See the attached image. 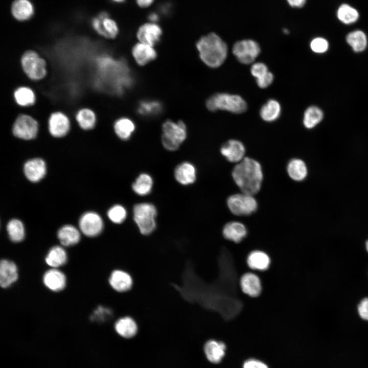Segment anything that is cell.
<instances>
[{
  "label": "cell",
  "mask_w": 368,
  "mask_h": 368,
  "mask_svg": "<svg viewBox=\"0 0 368 368\" xmlns=\"http://www.w3.org/2000/svg\"><path fill=\"white\" fill-rule=\"evenodd\" d=\"M135 129L134 122L129 118L122 117L116 121L114 130L116 134L121 140L129 139Z\"/></svg>",
  "instance_id": "cell-28"
},
{
  "label": "cell",
  "mask_w": 368,
  "mask_h": 368,
  "mask_svg": "<svg viewBox=\"0 0 368 368\" xmlns=\"http://www.w3.org/2000/svg\"><path fill=\"white\" fill-rule=\"evenodd\" d=\"M131 52L136 62L141 66L153 60L157 56L153 47L140 42L134 44Z\"/></svg>",
  "instance_id": "cell-21"
},
{
  "label": "cell",
  "mask_w": 368,
  "mask_h": 368,
  "mask_svg": "<svg viewBox=\"0 0 368 368\" xmlns=\"http://www.w3.org/2000/svg\"><path fill=\"white\" fill-rule=\"evenodd\" d=\"M225 344L214 339L208 340L203 347V351L206 359L212 363H220L224 357Z\"/></svg>",
  "instance_id": "cell-20"
},
{
  "label": "cell",
  "mask_w": 368,
  "mask_h": 368,
  "mask_svg": "<svg viewBox=\"0 0 368 368\" xmlns=\"http://www.w3.org/2000/svg\"><path fill=\"white\" fill-rule=\"evenodd\" d=\"M156 215V209L151 203L143 202L134 206L133 218L141 234L149 235L155 230Z\"/></svg>",
  "instance_id": "cell-4"
},
{
  "label": "cell",
  "mask_w": 368,
  "mask_h": 368,
  "mask_svg": "<svg viewBox=\"0 0 368 368\" xmlns=\"http://www.w3.org/2000/svg\"><path fill=\"white\" fill-rule=\"evenodd\" d=\"M289 4L293 7H303L306 0H287Z\"/></svg>",
  "instance_id": "cell-50"
},
{
  "label": "cell",
  "mask_w": 368,
  "mask_h": 368,
  "mask_svg": "<svg viewBox=\"0 0 368 368\" xmlns=\"http://www.w3.org/2000/svg\"><path fill=\"white\" fill-rule=\"evenodd\" d=\"M246 234L247 229L245 225L237 221L229 222L223 228L224 238L236 243L241 241Z\"/></svg>",
  "instance_id": "cell-27"
},
{
  "label": "cell",
  "mask_w": 368,
  "mask_h": 368,
  "mask_svg": "<svg viewBox=\"0 0 368 368\" xmlns=\"http://www.w3.org/2000/svg\"><path fill=\"white\" fill-rule=\"evenodd\" d=\"M160 19V14L156 12H151L148 15V19L149 21L152 22H156Z\"/></svg>",
  "instance_id": "cell-49"
},
{
  "label": "cell",
  "mask_w": 368,
  "mask_h": 368,
  "mask_svg": "<svg viewBox=\"0 0 368 368\" xmlns=\"http://www.w3.org/2000/svg\"><path fill=\"white\" fill-rule=\"evenodd\" d=\"M310 48L314 53H323L328 50L329 43L326 39L322 37H316L311 41Z\"/></svg>",
  "instance_id": "cell-42"
},
{
  "label": "cell",
  "mask_w": 368,
  "mask_h": 368,
  "mask_svg": "<svg viewBox=\"0 0 368 368\" xmlns=\"http://www.w3.org/2000/svg\"><path fill=\"white\" fill-rule=\"evenodd\" d=\"M127 215L125 208L120 204L112 206L107 212L109 219L116 224H120L124 222L127 217Z\"/></svg>",
  "instance_id": "cell-41"
},
{
  "label": "cell",
  "mask_w": 368,
  "mask_h": 368,
  "mask_svg": "<svg viewBox=\"0 0 368 368\" xmlns=\"http://www.w3.org/2000/svg\"><path fill=\"white\" fill-rule=\"evenodd\" d=\"M13 96L15 102L20 106H32L36 101L34 92L27 86H20L16 88L14 92Z\"/></svg>",
  "instance_id": "cell-32"
},
{
  "label": "cell",
  "mask_w": 368,
  "mask_h": 368,
  "mask_svg": "<svg viewBox=\"0 0 368 368\" xmlns=\"http://www.w3.org/2000/svg\"><path fill=\"white\" fill-rule=\"evenodd\" d=\"M337 16L342 23L347 25L356 22L359 14L357 10L347 4L341 5L337 11Z\"/></svg>",
  "instance_id": "cell-39"
},
{
  "label": "cell",
  "mask_w": 368,
  "mask_h": 368,
  "mask_svg": "<svg viewBox=\"0 0 368 368\" xmlns=\"http://www.w3.org/2000/svg\"><path fill=\"white\" fill-rule=\"evenodd\" d=\"M289 177L294 180H303L307 176L308 170L305 163L302 159L293 158L289 161L287 167Z\"/></svg>",
  "instance_id": "cell-29"
},
{
  "label": "cell",
  "mask_w": 368,
  "mask_h": 368,
  "mask_svg": "<svg viewBox=\"0 0 368 368\" xmlns=\"http://www.w3.org/2000/svg\"><path fill=\"white\" fill-rule=\"evenodd\" d=\"M220 152L229 162L238 163L244 158L245 149L241 142L236 140H231L222 146Z\"/></svg>",
  "instance_id": "cell-17"
},
{
  "label": "cell",
  "mask_w": 368,
  "mask_h": 368,
  "mask_svg": "<svg viewBox=\"0 0 368 368\" xmlns=\"http://www.w3.org/2000/svg\"><path fill=\"white\" fill-rule=\"evenodd\" d=\"M243 368H268V366L260 360L249 359L244 362Z\"/></svg>",
  "instance_id": "cell-46"
},
{
  "label": "cell",
  "mask_w": 368,
  "mask_h": 368,
  "mask_svg": "<svg viewBox=\"0 0 368 368\" xmlns=\"http://www.w3.org/2000/svg\"><path fill=\"white\" fill-rule=\"evenodd\" d=\"M162 34V29L157 23L148 21L139 27L136 37L139 42L153 47L159 42Z\"/></svg>",
  "instance_id": "cell-12"
},
{
  "label": "cell",
  "mask_w": 368,
  "mask_h": 368,
  "mask_svg": "<svg viewBox=\"0 0 368 368\" xmlns=\"http://www.w3.org/2000/svg\"><path fill=\"white\" fill-rule=\"evenodd\" d=\"M162 110V104L156 100H142L136 108L137 113L144 117H155L159 114Z\"/></svg>",
  "instance_id": "cell-30"
},
{
  "label": "cell",
  "mask_w": 368,
  "mask_h": 368,
  "mask_svg": "<svg viewBox=\"0 0 368 368\" xmlns=\"http://www.w3.org/2000/svg\"><path fill=\"white\" fill-rule=\"evenodd\" d=\"M7 231L12 242L19 243L22 241L25 237V229L22 222L16 219L9 221L7 225Z\"/></svg>",
  "instance_id": "cell-37"
},
{
  "label": "cell",
  "mask_w": 368,
  "mask_h": 368,
  "mask_svg": "<svg viewBox=\"0 0 368 368\" xmlns=\"http://www.w3.org/2000/svg\"><path fill=\"white\" fill-rule=\"evenodd\" d=\"M240 285L243 292L251 297H256L261 293V281L253 273L248 272L243 275L241 278Z\"/></svg>",
  "instance_id": "cell-25"
},
{
  "label": "cell",
  "mask_w": 368,
  "mask_h": 368,
  "mask_svg": "<svg viewBox=\"0 0 368 368\" xmlns=\"http://www.w3.org/2000/svg\"><path fill=\"white\" fill-rule=\"evenodd\" d=\"M111 2L117 4H122L124 3L126 0H110Z\"/></svg>",
  "instance_id": "cell-51"
},
{
  "label": "cell",
  "mask_w": 368,
  "mask_h": 368,
  "mask_svg": "<svg viewBox=\"0 0 368 368\" xmlns=\"http://www.w3.org/2000/svg\"><path fill=\"white\" fill-rule=\"evenodd\" d=\"M206 106L212 111L223 110L235 113H242L247 108L246 103L241 96L226 93L212 96L206 101Z\"/></svg>",
  "instance_id": "cell-3"
},
{
  "label": "cell",
  "mask_w": 368,
  "mask_h": 368,
  "mask_svg": "<svg viewBox=\"0 0 368 368\" xmlns=\"http://www.w3.org/2000/svg\"><path fill=\"white\" fill-rule=\"evenodd\" d=\"M281 107L277 101L270 99L262 106L260 111L261 118L267 122H272L280 116Z\"/></svg>",
  "instance_id": "cell-33"
},
{
  "label": "cell",
  "mask_w": 368,
  "mask_h": 368,
  "mask_svg": "<svg viewBox=\"0 0 368 368\" xmlns=\"http://www.w3.org/2000/svg\"><path fill=\"white\" fill-rule=\"evenodd\" d=\"M196 45L201 60L210 67L220 66L226 58L227 45L215 33L202 36L197 41Z\"/></svg>",
  "instance_id": "cell-2"
},
{
  "label": "cell",
  "mask_w": 368,
  "mask_h": 368,
  "mask_svg": "<svg viewBox=\"0 0 368 368\" xmlns=\"http://www.w3.org/2000/svg\"><path fill=\"white\" fill-rule=\"evenodd\" d=\"M268 72L266 65L262 62H257L253 64L250 68L251 75L256 79L265 76Z\"/></svg>",
  "instance_id": "cell-43"
},
{
  "label": "cell",
  "mask_w": 368,
  "mask_h": 368,
  "mask_svg": "<svg viewBox=\"0 0 368 368\" xmlns=\"http://www.w3.org/2000/svg\"><path fill=\"white\" fill-rule=\"evenodd\" d=\"M247 263L248 266L252 269L264 270L268 268L270 261L269 256L265 252L255 250L249 254Z\"/></svg>",
  "instance_id": "cell-31"
},
{
  "label": "cell",
  "mask_w": 368,
  "mask_h": 368,
  "mask_svg": "<svg viewBox=\"0 0 368 368\" xmlns=\"http://www.w3.org/2000/svg\"><path fill=\"white\" fill-rule=\"evenodd\" d=\"M18 279V269L12 261L4 259L0 262V285L6 289L12 286Z\"/></svg>",
  "instance_id": "cell-16"
},
{
  "label": "cell",
  "mask_w": 368,
  "mask_h": 368,
  "mask_svg": "<svg viewBox=\"0 0 368 368\" xmlns=\"http://www.w3.org/2000/svg\"><path fill=\"white\" fill-rule=\"evenodd\" d=\"M174 177L175 179L182 185L192 184L196 179V168L189 162H183L176 167Z\"/></svg>",
  "instance_id": "cell-23"
},
{
  "label": "cell",
  "mask_w": 368,
  "mask_h": 368,
  "mask_svg": "<svg viewBox=\"0 0 368 368\" xmlns=\"http://www.w3.org/2000/svg\"><path fill=\"white\" fill-rule=\"evenodd\" d=\"M365 248L366 251L368 252V240L365 242Z\"/></svg>",
  "instance_id": "cell-52"
},
{
  "label": "cell",
  "mask_w": 368,
  "mask_h": 368,
  "mask_svg": "<svg viewBox=\"0 0 368 368\" xmlns=\"http://www.w3.org/2000/svg\"><path fill=\"white\" fill-rule=\"evenodd\" d=\"M68 260L67 253L62 245L52 246L47 252L44 261L51 268H59L64 265Z\"/></svg>",
  "instance_id": "cell-22"
},
{
  "label": "cell",
  "mask_w": 368,
  "mask_h": 368,
  "mask_svg": "<svg viewBox=\"0 0 368 368\" xmlns=\"http://www.w3.org/2000/svg\"><path fill=\"white\" fill-rule=\"evenodd\" d=\"M273 79V74L269 71L265 76L256 79V82L259 87L264 88L269 86L272 83Z\"/></svg>",
  "instance_id": "cell-45"
},
{
  "label": "cell",
  "mask_w": 368,
  "mask_h": 368,
  "mask_svg": "<svg viewBox=\"0 0 368 368\" xmlns=\"http://www.w3.org/2000/svg\"><path fill=\"white\" fill-rule=\"evenodd\" d=\"M152 186L153 179L151 176L147 173H142L132 183V189L135 193L143 196L151 192Z\"/></svg>",
  "instance_id": "cell-34"
},
{
  "label": "cell",
  "mask_w": 368,
  "mask_h": 368,
  "mask_svg": "<svg viewBox=\"0 0 368 368\" xmlns=\"http://www.w3.org/2000/svg\"><path fill=\"white\" fill-rule=\"evenodd\" d=\"M79 226L83 234L88 237H95L100 235L104 224L101 216L95 212L84 213L80 218Z\"/></svg>",
  "instance_id": "cell-11"
},
{
  "label": "cell",
  "mask_w": 368,
  "mask_h": 368,
  "mask_svg": "<svg viewBox=\"0 0 368 368\" xmlns=\"http://www.w3.org/2000/svg\"><path fill=\"white\" fill-rule=\"evenodd\" d=\"M284 32L285 33L288 34L289 32H288V31L287 29H284Z\"/></svg>",
  "instance_id": "cell-53"
},
{
  "label": "cell",
  "mask_w": 368,
  "mask_h": 368,
  "mask_svg": "<svg viewBox=\"0 0 368 368\" xmlns=\"http://www.w3.org/2000/svg\"><path fill=\"white\" fill-rule=\"evenodd\" d=\"M162 142L165 148L175 151L186 140L187 135L185 124L182 121H165L162 126Z\"/></svg>",
  "instance_id": "cell-5"
},
{
  "label": "cell",
  "mask_w": 368,
  "mask_h": 368,
  "mask_svg": "<svg viewBox=\"0 0 368 368\" xmlns=\"http://www.w3.org/2000/svg\"><path fill=\"white\" fill-rule=\"evenodd\" d=\"M20 63L25 74L32 80H40L47 75L46 62L34 51L25 52L21 57Z\"/></svg>",
  "instance_id": "cell-6"
},
{
  "label": "cell",
  "mask_w": 368,
  "mask_h": 368,
  "mask_svg": "<svg viewBox=\"0 0 368 368\" xmlns=\"http://www.w3.org/2000/svg\"><path fill=\"white\" fill-rule=\"evenodd\" d=\"M227 204L231 212L237 216L249 215L258 208V203L252 195L244 193L230 196Z\"/></svg>",
  "instance_id": "cell-7"
},
{
  "label": "cell",
  "mask_w": 368,
  "mask_h": 368,
  "mask_svg": "<svg viewBox=\"0 0 368 368\" xmlns=\"http://www.w3.org/2000/svg\"><path fill=\"white\" fill-rule=\"evenodd\" d=\"M42 283L49 290L58 292L65 289L67 279L64 272L58 268H51L44 273Z\"/></svg>",
  "instance_id": "cell-13"
},
{
  "label": "cell",
  "mask_w": 368,
  "mask_h": 368,
  "mask_svg": "<svg viewBox=\"0 0 368 368\" xmlns=\"http://www.w3.org/2000/svg\"><path fill=\"white\" fill-rule=\"evenodd\" d=\"M357 311L362 319L368 321V297L363 298L357 306Z\"/></svg>",
  "instance_id": "cell-44"
},
{
  "label": "cell",
  "mask_w": 368,
  "mask_h": 368,
  "mask_svg": "<svg viewBox=\"0 0 368 368\" xmlns=\"http://www.w3.org/2000/svg\"><path fill=\"white\" fill-rule=\"evenodd\" d=\"M91 26L98 34L108 39L115 38L119 32L117 22L105 11L92 19Z\"/></svg>",
  "instance_id": "cell-10"
},
{
  "label": "cell",
  "mask_w": 368,
  "mask_h": 368,
  "mask_svg": "<svg viewBox=\"0 0 368 368\" xmlns=\"http://www.w3.org/2000/svg\"><path fill=\"white\" fill-rule=\"evenodd\" d=\"M135 1L138 7L144 9L150 7L155 0H135Z\"/></svg>",
  "instance_id": "cell-48"
},
{
  "label": "cell",
  "mask_w": 368,
  "mask_h": 368,
  "mask_svg": "<svg viewBox=\"0 0 368 368\" xmlns=\"http://www.w3.org/2000/svg\"><path fill=\"white\" fill-rule=\"evenodd\" d=\"M112 316L111 310L105 306L100 305L97 307L90 315L91 321L102 323L109 319Z\"/></svg>",
  "instance_id": "cell-40"
},
{
  "label": "cell",
  "mask_w": 368,
  "mask_h": 368,
  "mask_svg": "<svg viewBox=\"0 0 368 368\" xmlns=\"http://www.w3.org/2000/svg\"><path fill=\"white\" fill-rule=\"evenodd\" d=\"M116 332L125 339L134 337L138 332V325L134 319L129 316L118 318L114 324Z\"/></svg>",
  "instance_id": "cell-18"
},
{
  "label": "cell",
  "mask_w": 368,
  "mask_h": 368,
  "mask_svg": "<svg viewBox=\"0 0 368 368\" xmlns=\"http://www.w3.org/2000/svg\"><path fill=\"white\" fill-rule=\"evenodd\" d=\"M232 52L238 60L245 64L253 62L260 53L259 44L251 39H245L236 42L233 45Z\"/></svg>",
  "instance_id": "cell-9"
},
{
  "label": "cell",
  "mask_w": 368,
  "mask_h": 368,
  "mask_svg": "<svg viewBox=\"0 0 368 368\" xmlns=\"http://www.w3.org/2000/svg\"><path fill=\"white\" fill-rule=\"evenodd\" d=\"M48 124L50 134L55 137L65 136L70 129L68 118L60 111L54 112L50 115Z\"/></svg>",
  "instance_id": "cell-15"
},
{
  "label": "cell",
  "mask_w": 368,
  "mask_h": 368,
  "mask_svg": "<svg viewBox=\"0 0 368 368\" xmlns=\"http://www.w3.org/2000/svg\"><path fill=\"white\" fill-rule=\"evenodd\" d=\"M108 283L113 290L124 293L132 288L133 281L129 273L123 269H117L110 273Z\"/></svg>",
  "instance_id": "cell-14"
},
{
  "label": "cell",
  "mask_w": 368,
  "mask_h": 368,
  "mask_svg": "<svg viewBox=\"0 0 368 368\" xmlns=\"http://www.w3.org/2000/svg\"><path fill=\"white\" fill-rule=\"evenodd\" d=\"M38 124L32 117L21 114L15 119L12 132L16 137L25 140L34 139L38 132Z\"/></svg>",
  "instance_id": "cell-8"
},
{
  "label": "cell",
  "mask_w": 368,
  "mask_h": 368,
  "mask_svg": "<svg viewBox=\"0 0 368 368\" xmlns=\"http://www.w3.org/2000/svg\"><path fill=\"white\" fill-rule=\"evenodd\" d=\"M57 238L61 245L68 247L76 245L79 242L81 234L76 227L67 224L62 226L58 230Z\"/></svg>",
  "instance_id": "cell-24"
},
{
  "label": "cell",
  "mask_w": 368,
  "mask_h": 368,
  "mask_svg": "<svg viewBox=\"0 0 368 368\" xmlns=\"http://www.w3.org/2000/svg\"><path fill=\"white\" fill-rule=\"evenodd\" d=\"M172 5L169 2H165L160 4L158 8V13L163 15L168 16L172 12Z\"/></svg>",
  "instance_id": "cell-47"
},
{
  "label": "cell",
  "mask_w": 368,
  "mask_h": 368,
  "mask_svg": "<svg viewBox=\"0 0 368 368\" xmlns=\"http://www.w3.org/2000/svg\"><path fill=\"white\" fill-rule=\"evenodd\" d=\"M232 176L243 193L252 195L260 190L263 175L260 163L246 157L235 166Z\"/></svg>",
  "instance_id": "cell-1"
},
{
  "label": "cell",
  "mask_w": 368,
  "mask_h": 368,
  "mask_svg": "<svg viewBox=\"0 0 368 368\" xmlns=\"http://www.w3.org/2000/svg\"><path fill=\"white\" fill-rule=\"evenodd\" d=\"M46 165L41 158H34L27 161L24 165L26 177L32 182L40 180L45 175Z\"/></svg>",
  "instance_id": "cell-19"
},
{
  "label": "cell",
  "mask_w": 368,
  "mask_h": 368,
  "mask_svg": "<svg viewBox=\"0 0 368 368\" xmlns=\"http://www.w3.org/2000/svg\"><path fill=\"white\" fill-rule=\"evenodd\" d=\"M346 41L355 52L364 51L367 43L366 35L360 30H355L349 33L346 37Z\"/></svg>",
  "instance_id": "cell-36"
},
{
  "label": "cell",
  "mask_w": 368,
  "mask_h": 368,
  "mask_svg": "<svg viewBox=\"0 0 368 368\" xmlns=\"http://www.w3.org/2000/svg\"><path fill=\"white\" fill-rule=\"evenodd\" d=\"M76 120L82 129L90 130L93 129L96 124V116L93 110L83 108L77 112Z\"/></svg>",
  "instance_id": "cell-35"
},
{
  "label": "cell",
  "mask_w": 368,
  "mask_h": 368,
  "mask_svg": "<svg viewBox=\"0 0 368 368\" xmlns=\"http://www.w3.org/2000/svg\"><path fill=\"white\" fill-rule=\"evenodd\" d=\"M11 13L17 20L25 21L34 14V7L29 0H15L11 6Z\"/></svg>",
  "instance_id": "cell-26"
},
{
  "label": "cell",
  "mask_w": 368,
  "mask_h": 368,
  "mask_svg": "<svg viewBox=\"0 0 368 368\" xmlns=\"http://www.w3.org/2000/svg\"><path fill=\"white\" fill-rule=\"evenodd\" d=\"M323 112L318 107L315 106L309 107L305 111L303 124L308 129L316 126L323 118Z\"/></svg>",
  "instance_id": "cell-38"
}]
</instances>
